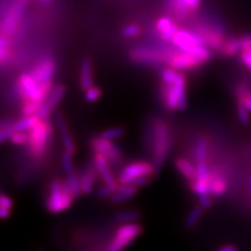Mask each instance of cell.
I'll return each mask as SVG.
<instances>
[{"instance_id": "obj_1", "label": "cell", "mask_w": 251, "mask_h": 251, "mask_svg": "<svg viewBox=\"0 0 251 251\" xmlns=\"http://www.w3.org/2000/svg\"><path fill=\"white\" fill-rule=\"evenodd\" d=\"M161 100L170 111L186 108V81L179 70L167 68L161 72Z\"/></svg>"}, {"instance_id": "obj_2", "label": "cell", "mask_w": 251, "mask_h": 251, "mask_svg": "<svg viewBox=\"0 0 251 251\" xmlns=\"http://www.w3.org/2000/svg\"><path fill=\"white\" fill-rule=\"evenodd\" d=\"M75 195L67 180L54 179L50 185L49 196L46 199V209L50 214H60L73 205Z\"/></svg>"}, {"instance_id": "obj_3", "label": "cell", "mask_w": 251, "mask_h": 251, "mask_svg": "<svg viewBox=\"0 0 251 251\" xmlns=\"http://www.w3.org/2000/svg\"><path fill=\"white\" fill-rule=\"evenodd\" d=\"M152 156L153 163L157 169L163 166L171 148V134L167 123L157 119L153 124L152 130Z\"/></svg>"}, {"instance_id": "obj_4", "label": "cell", "mask_w": 251, "mask_h": 251, "mask_svg": "<svg viewBox=\"0 0 251 251\" xmlns=\"http://www.w3.org/2000/svg\"><path fill=\"white\" fill-rule=\"evenodd\" d=\"M171 41L178 50L194 53L196 56L204 59L206 62L211 57L210 50L206 46L205 42L194 30L179 28Z\"/></svg>"}, {"instance_id": "obj_5", "label": "cell", "mask_w": 251, "mask_h": 251, "mask_svg": "<svg viewBox=\"0 0 251 251\" xmlns=\"http://www.w3.org/2000/svg\"><path fill=\"white\" fill-rule=\"evenodd\" d=\"M28 133V149L30 154L39 159L45 154L52 136V126L47 120L39 121Z\"/></svg>"}, {"instance_id": "obj_6", "label": "cell", "mask_w": 251, "mask_h": 251, "mask_svg": "<svg viewBox=\"0 0 251 251\" xmlns=\"http://www.w3.org/2000/svg\"><path fill=\"white\" fill-rule=\"evenodd\" d=\"M141 231H143V227L137 222L123 223V225L116 229L108 249L110 251H120L125 249L139 237Z\"/></svg>"}, {"instance_id": "obj_7", "label": "cell", "mask_w": 251, "mask_h": 251, "mask_svg": "<svg viewBox=\"0 0 251 251\" xmlns=\"http://www.w3.org/2000/svg\"><path fill=\"white\" fill-rule=\"evenodd\" d=\"M26 0H14L9 7L6 15L4 16L1 30L6 37H12L17 31L20 21L25 13Z\"/></svg>"}, {"instance_id": "obj_8", "label": "cell", "mask_w": 251, "mask_h": 251, "mask_svg": "<svg viewBox=\"0 0 251 251\" xmlns=\"http://www.w3.org/2000/svg\"><path fill=\"white\" fill-rule=\"evenodd\" d=\"M194 31L197 33L205 42L208 49L221 51L222 46L226 40L223 29L217 25H211L209 23H198L194 27Z\"/></svg>"}, {"instance_id": "obj_9", "label": "cell", "mask_w": 251, "mask_h": 251, "mask_svg": "<svg viewBox=\"0 0 251 251\" xmlns=\"http://www.w3.org/2000/svg\"><path fill=\"white\" fill-rule=\"evenodd\" d=\"M155 166L152 162L135 161L126 166L117 177V181L121 184H131L135 179L141 176H152L155 173Z\"/></svg>"}, {"instance_id": "obj_10", "label": "cell", "mask_w": 251, "mask_h": 251, "mask_svg": "<svg viewBox=\"0 0 251 251\" xmlns=\"http://www.w3.org/2000/svg\"><path fill=\"white\" fill-rule=\"evenodd\" d=\"M167 63L171 68L181 72V70L198 68L202 66L204 63H206V61L198 56H196L194 53L178 50L168 54Z\"/></svg>"}, {"instance_id": "obj_11", "label": "cell", "mask_w": 251, "mask_h": 251, "mask_svg": "<svg viewBox=\"0 0 251 251\" xmlns=\"http://www.w3.org/2000/svg\"><path fill=\"white\" fill-rule=\"evenodd\" d=\"M18 91L22 103L34 100L37 101V103L42 104V101L45 100L40 85L36 82L31 74L26 73L20 75L18 80Z\"/></svg>"}, {"instance_id": "obj_12", "label": "cell", "mask_w": 251, "mask_h": 251, "mask_svg": "<svg viewBox=\"0 0 251 251\" xmlns=\"http://www.w3.org/2000/svg\"><path fill=\"white\" fill-rule=\"evenodd\" d=\"M112 141L113 140L106 139L100 135L91 139L90 146L94 152L103 154L104 156L107 157L110 162L113 164H117L123 160V154L121 149L115 146Z\"/></svg>"}, {"instance_id": "obj_13", "label": "cell", "mask_w": 251, "mask_h": 251, "mask_svg": "<svg viewBox=\"0 0 251 251\" xmlns=\"http://www.w3.org/2000/svg\"><path fill=\"white\" fill-rule=\"evenodd\" d=\"M66 87L63 84H58L53 86L49 96L42 101V104L39 108L37 115L41 120H49V117L52 113L56 107L61 103L63 98L65 97Z\"/></svg>"}, {"instance_id": "obj_14", "label": "cell", "mask_w": 251, "mask_h": 251, "mask_svg": "<svg viewBox=\"0 0 251 251\" xmlns=\"http://www.w3.org/2000/svg\"><path fill=\"white\" fill-rule=\"evenodd\" d=\"M168 52L152 49H137L131 51V59L145 64H157L162 61H167Z\"/></svg>"}, {"instance_id": "obj_15", "label": "cell", "mask_w": 251, "mask_h": 251, "mask_svg": "<svg viewBox=\"0 0 251 251\" xmlns=\"http://www.w3.org/2000/svg\"><path fill=\"white\" fill-rule=\"evenodd\" d=\"M56 72V64L51 59H44L40 61L31 70V75L39 85L50 83L52 81V77Z\"/></svg>"}, {"instance_id": "obj_16", "label": "cell", "mask_w": 251, "mask_h": 251, "mask_svg": "<svg viewBox=\"0 0 251 251\" xmlns=\"http://www.w3.org/2000/svg\"><path fill=\"white\" fill-rule=\"evenodd\" d=\"M110 163L111 162L109 161V159L106 156H104L100 153L94 152L93 164L94 167H96L100 177L103 179V181L106 184L117 185L119 184V181H117V179L115 178L111 168H110Z\"/></svg>"}, {"instance_id": "obj_17", "label": "cell", "mask_w": 251, "mask_h": 251, "mask_svg": "<svg viewBox=\"0 0 251 251\" xmlns=\"http://www.w3.org/2000/svg\"><path fill=\"white\" fill-rule=\"evenodd\" d=\"M56 125L61 135L63 147H64L65 151L73 155L75 154L76 148L75 145V141L72 137V134H70V131L68 129V126L64 120V117H63L61 113H58L56 116Z\"/></svg>"}, {"instance_id": "obj_18", "label": "cell", "mask_w": 251, "mask_h": 251, "mask_svg": "<svg viewBox=\"0 0 251 251\" xmlns=\"http://www.w3.org/2000/svg\"><path fill=\"white\" fill-rule=\"evenodd\" d=\"M226 176L217 168L210 169V195L214 197H220L227 191Z\"/></svg>"}, {"instance_id": "obj_19", "label": "cell", "mask_w": 251, "mask_h": 251, "mask_svg": "<svg viewBox=\"0 0 251 251\" xmlns=\"http://www.w3.org/2000/svg\"><path fill=\"white\" fill-rule=\"evenodd\" d=\"M167 7L177 20H184L195 13L184 0H167Z\"/></svg>"}, {"instance_id": "obj_20", "label": "cell", "mask_w": 251, "mask_h": 251, "mask_svg": "<svg viewBox=\"0 0 251 251\" xmlns=\"http://www.w3.org/2000/svg\"><path fill=\"white\" fill-rule=\"evenodd\" d=\"M138 192V187L133 184H121L116 186L115 192L110 197V201L112 203H120L132 199Z\"/></svg>"}, {"instance_id": "obj_21", "label": "cell", "mask_w": 251, "mask_h": 251, "mask_svg": "<svg viewBox=\"0 0 251 251\" xmlns=\"http://www.w3.org/2000/svg\"><path fill=\"white\" fill-rule=\"evenodd\" d=\"M97 175H99V174H98V171H97L96 167H94V164L88 166L81 173L80 182H81L82 194L89 195L92 192L94 183H96Z\"/></svg>"}, {"instance_id": "obj_22", "label": "cell", "mask_w": 251, "mask_h": 251, "mask_svg": "<svg viewBox=\"0 0 251 251\" xmlns=\"http://www.w3.org/2000/svg\"><path fill=\"white\" fill-rule=\"evenodd\" d=\"M175 166L180 174L190 182L197 177V168H196V164L194 166L188 159L183 158V157H179L175 161Z\"/></svg>"}, {"instance_id": "obj_23", "label": "cell", "mask_w": 251, "mask_h": 251, "mask_svg": "<svg viewBox=\"0 0 251 251\" xmlns=\"http://www.w3.org/2000/svg\"><path fill=\"white\" fill-rule=\"evenodd\" d=\"M80 85L85 91L93 86V72L92 63L89 59H84L81 63L80 68Z\"/></svg>"}, {"instance_id": "obj_24", "label": "cell", "mask_w": 251, "mask_h": 251, "mask_svg": "<svg viewBox=\"0 0 251 251\" xmlns=\"http://www.w3.org/2000/svg\"><path fill=\"white\" fill-rule=\"evenodd\" d=\"M241 51V40L240 38H226V40L222 46V52L224 56L232 57L235 53Z\"/></svg>"}, {"instance_id": "obj_25", "label": "cell", "mask_w": 251, "mask_h": 251, "mask_svg": "<svg viewBox=\"0 0 251 251\" xmlns=\"http://www.w3.org/2000/svg\"><path fill=\"white\" fill-rule=\"evenodd\" d=\"M208 143L205 138H200L195 147V162L207 161Z\"/></svg>"}, {"instance_id": "obj_26", "label": "cell", "mask_w": 251, "mask_h": 251, "mask_svg": "<svg viewBox=\"0 0 251 251\" xmlns=\"http://www.w3.org/2000/svg\"><path fill=\"white\" fill-rule=\"evenodd\" d=\"M235 94L240 96L243 99V101L248 109V111L251 112V87L247 83H240L235 87Z\"/></svg>"}, {"instance_id": "obj_27", "label": "cell", "mask_w": 251, "mask_h": 251, "mask_svg": "<svg viewBox=\"0 0 251 251\" xmlns=\"http://www.w3.org/2000/svg\"><path fill=\"white\" fill-rule=\"evenodd\" d=\"M203 209H204V207L202 205H197L191 210V213L188 214V216L185 220L186 228H193V227L200 221V219L203 214Z\"/></svg>"}, {"instance_id": "obj_28", "label": "cell", "mask_w": 251, "mask_h": 251, "mask_svg": "<svg viewBox=\"0 0 251 251\" xmlns=\"http://www.w3.org/2000/svg\"><path fill=\"white\" fill-rule=\"evenodd\" d=\"M235 100H237V108H238V115H239L240 122L243 125H248L250 122L248 109L246 108L244 101H243V99L240 96H237V94H235Z\"/></svg>"}, {"instance_id": "obj_29", "label": "cell", "mask_w": 251, "mask_h": 251, "mask_svg": "<svg viewBox=\"0 0 251 251\" xmlns=\"http://www.w3.org/2000/svg\"><path fill=\"white\" fill-rule=\"evenodd\" d=\"M67 182L72 188V191L75 195V197L77 198L80 197L82 195V190H81V182H80V176L76 175V173L74 172L72 174H68L67 175Z\"/></svg>"}, {"instance_id": "obj_30", "label": "cell", "mask_w": 251, "mask_h": 251, "mask_svg": "<svg viewBox=\"0 0 251 251\" xmlns=\"http://www.w3.org/2000/svg\"><path fill=\"white\" fill-rule=\"evenodd\" d=\"M140 218V214L136 210H130V211H122V213L117 214L115 216V220L117 222L121 223H130V222H136Z\"/></svg>"}, {"instance_id": "obj_31", "label": "cell", "mask_w": 251, "mask_h": 251, "mask_svg": "<svg viewBox=\"0 0 251 251\" xmlns=\"http://www.w3.org/2000/svg\"><path fill=\"white\" fill-rule=\"evenodd\" d=\"M141 33V27L137 23H130L122 29V35L126 38H134L139 36Z\"/></svg>"}, {"instance_id": "obj_32", "label": "cell", "mask_w": 251, "mask_h": 251, "mask_svg": "<svg viewBox=\"0 0 251 251\" xmlns=\"http://www.w3.org/2000/svg\"><path fill=\"white\" fill-rule=\"evenodd\" d=\"M40 106V103H37V101L34 100L25 101V103H22V113L25 116L36 115Z\"/></svg>"}, {"instance_id": "obj_33", "label": "cell", "mask_w": 251, "mask_h": 251, "mask_svg": "<svg viewBox=\"0 0 251 251\" xmlns=\"http://www.w3.org/2000/svg\"><path fill=\"white\" fill-rule=\"evenodd\" d=\"M11 143L15 146H25L28 143V133L27 131L15 132L10 138Z\"/></svg>"}, {"instance_id": "obj_34", "label": "cell", "mask_w": 251, "mask_h": 251, "mask_svg": "<svg viewBox=\"0 0 251 251\" xmlns=\"http://www.w3.org/2000/svg\"><path fill=\"white\" fill-rule=\"evenodd\" d=\"M125 133V130L122 127H114V128H110L103 133H100V136L104 137L109 140H115L117 138H121Z\"/></svg>"}, {"instance_id": "obj_35", "label": "cell", "mask_w": 251, "mask_h": 251, "mask_svg": "<svg viewBox=\"0 0 251 251\" xmlns=\"http://www.w3.org/2000/svg\"><path fill=\"white\" fill-rule=\"evenodd\" d=\"M174 23H175L174 20H173L171 17H169V16H163V17H160L156 21L155 28L160 35L164 30H167L172 25H174Z\"/></svg>"}, {"instance_id": "obj_36", "label": "cell", "mask_w": 251, "mask_h": 251, "mask_svg": "<svg viewBox=\"0 0 251 251\" xmlns=\"http://www.w3.org/2000/svg\"><path fill=\"white\" fill-rule=\"evenodd\" d=\"M62 164H63V168H64L66 175L74 173L75 172V167H74V161H73V154H70L66 151L63 153V155H62Z\"/></svg>"}, {"instance_id": "obj_37", "label": "cell", "mask_w": 251, "mask_h": 251, "mask_svg": "<svg viewBox=\"0 0 251 251\" xmlns=\"http://www.w3.org/2000/svg\"><path fill=\"white\" fill-rule=\"evenodd\" d=\"M101 97V90L96 86H91L90 88L85 90V100L88 101V103H94L100 98Z\"/></svg>"}, {"instance_id": "obj_38", "label": "cell", "mask_w": 251, "mask_h": 251, "mask_svg": "<svg viewBox=\"0 0 251 251\" xmlns=\"http://www.w3.org/2000/svg\"><path fill=\"white\" fill-rule=\"evenodd\" d=\"M116 186L117 185H109V184H104L103 186H100L98 192H97V195L99 196V197H101V198H106V197H111V195L115 192L116 190Z\"/></svg>"}, {"instance_id": "obj_39", "label": "cell", "mask_w": 251, "mask_h": 251, "mask_svg": "<svg viewBox=\"0 0 251 251\" xmlns=\"http://www.w3.org/2000/svg\"><path fill=\"white\" fill-rule=\"evenodd\" d=\"M179 29L178 25H176V23H174V25H172L167 30H164L163 33H161L159 36L161 38V40L163 41H169V40H172V38L175 36V34L177 33Z\"/></svg>"}, {"instance_id": "obj_40", "label": "cell", "mask_w": 251, "mask_h": 251, "mask_svg": "<svg viewBox=\"0 0 251 251\" xmlns=\"http://www.w3.org/2000/svg\"><path fill=\"white\" fill-rule=\"evenodd\" d=\"M241 40V50H246L251 52V36L244 35L240 38Z\"/></svg>"}, {"instance_id": "obj_41", "label": "cell", "mask_w": 251, "mask_h": 251, "mask_svg": "<svg viewBox=\"0 0 251 251\" xmlns=\"http://www.w3.org/2000/svg\"><path fill=\"white\" fill-rule=\"evenodd\" d=\"M240 59H241L243 64L251 70V52L246 51V50H241L240 51Z\"/></svg>"}, {"instance_id": "obj_42", "label": "cell", "mask_w": 251, "mask_h": 251, "mask_svg": "<svg viewBox=\"0 0 251 251\" xmlns=\"http://www.w3.org/2000/svg\"><path fill=\"white\" fill-rule=\"evenodd\" d=\"M0 206L7 207V208H13L14 206V202L11 197L6 196L4 194H0Z\"/></svg>"}, {"instance_id": "obj_43", "label": "cell", "mask_w": 251, "mask_h": 251, "mask_svg": "<svg viewBox=\"0 0 251 251\" xmlns=\"http://www.w3.org/2000/svg\"><path fill=\"white\" fill-rule=\"evenodd\" d=\"M151 181V176H141L137 179H135L131 184L135 185L136 187H141V186H146Z\"/></svg>"}, {"instance_id": "obj_44", "label": "cell", "mask_w": 251, "mask_h": 251, "mask_svg": "<svg viewBox=\"0 0 251 251\" xmlns=\"http://www.w3.org/2000/svg\"><path fill=\"white\" fill-rule=\"evenodd\" d=\"M11 208L0 206V219H7L11 215Z\"/></svg>"}, {"instance_id": "obj_45", "label": "cell", "mask_w": 251, "mask_h": 251, "mask_svg": "<svg viewBox=\"0 0 251 251\" xmlns=\"http://www.w3.org/2000/svg\"><path fill=\"white\" fill-rule=\"evenodd\" d=\"M14 123H15V121H13V120H4V121H1V122H0V130L12 127V126L14 125Z\"/></svg>"}, {"instance_id": "obj_46", "label": "cell", "mask_w": 251, "mask_h": 251, "mask_svg": "<svg viewBox=\"0 0 251 251\" xmlns=\"http://www.w3.org/2000/svg\"><path fill=\"white\" fill-rule=\"evenodd\" d=\"M235 250H238V247L232 245V244L224 245V246L219 248V251H235Z\"/></svg>"}, {"instance_id": "obj_47", "label": "cell", "mask_w": 251, "mask_h": 251, "mask_svg": "<svg viewBox=\"0 0 251 251\" xmlns=\"http://www.w3.org/2000/svg\"><path fill=\"white\" fill-rule=\"evenodd\" d=\"M9 45H10V43H9V41L6 40L5 38L0 37V46H2V47H9Z\"/></svg>"}, {"instance_id": "obj_48", "label": "cell", "mask_w": 251, "mask_h": 251, "mask_svg": "<svg viewBox=\"0 0 251 251\" xmlns=\"http://www.w3.org/2000/svg\"><path fill=\"white\" fill-rule=\"evenodd\" d=\"M39 1H41L43 3H49V2H50V0H39Z\"/></svg>"}, {"instance_id": "obj_49", "label": "cell", "mask_w": 251, "mask_h": 251, "mask_svg": "<svg viewBox=\"0 0 251 251\" xmlns=\"http://www.w3.org/2000/svg\"><path fill=\"white\" fill-rule=\"evenodd\" d=\"M249 186H250V190H251V178L249 179Z\"/></svg>"}]
</instances>
